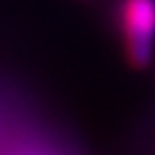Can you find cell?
Returning a JSON list of instances; mask_svg holds the SVG:
<instances>
[{
    "label": "cell",
    "instance_id": "6da1fadb",
    "mask_svg": "<svg viewBox=\"0 0 155 155\" xmlns=\"http://www.w3.org/2000/svg\"><path fill=\"white\" fill-rule=\"evenodd\" d=\"M119 22L129 65L149 67L155 50V0H121Z\"/></svg>",
    "mask_w": 155,
    "mask_h": 155
}]
</instances>
